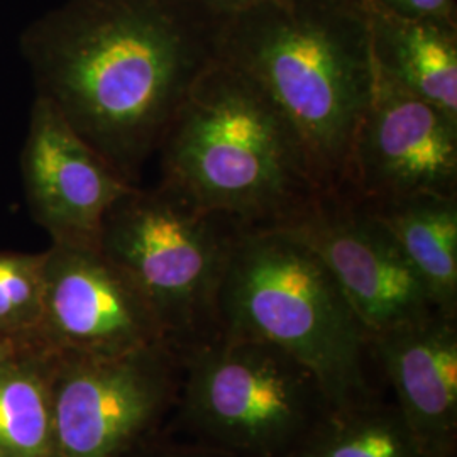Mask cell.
Returning <instances> with one entry per match:
<instances>
[{"label": "cell", "instance_id": "cell-19", "mask_svg": "<svg viewBox=\"0 0 457 457\" xmlns=\"http://www.w3.org/2000/svg\"><path fill=\"white\" fill-rule=\"evenodd\" d=\"M126 457H232L224 454L220 451H215L211 447L200 445V444H190V445H166V444H153L149 442L146 445L136 449L129 456Z\"/></svg>", "mask_w": 457, "mask_h": 457}, {"label": "cell", "instance_id": "cell-7", "mask_svg": "<svg viewBox=\"0 0 457 457\" xmlns=\"http://www.w3.org/2000/svg\"><path fill=\"white\" fill-rule=\"evenodd\" d=\"M168 343L119 356L51 353L56 457H126L153 442L180 393Z\"/></svg>", "mask_w": 457, "mask_h": 457}, {"label": "cell", "instance_id": "cell-3", "mask_svg": "<svg viewBox=\"0 0 457 457\" xmlns=\"http://www.w3.org/2000/svg\"><path fill=\"white\" fill-rule=\"evenodd\" d=\"M158 156L162 183L243 228H288L322 195L290 120L224 58L185 98Z\"/></svg>", "mask_w": 457, "mask_h": 457}, {"label": "cell", "instance_id": "cell-16", "mask_svg": "<svg viewBox=\"0 0 457 457\" xmlns=\"http://www.w3.org/2000/svg\"><path fill=\"white\" fill-rule=\"evenodd\" d=\"M279 457H422L395 403L328 409Z\"/></svg>", "mask_w": 457, "mask_h": 457}, {"label": "cell", "instance_id": "cell-14", "mask_svg": "<svg viewBox=\"0 0 457 457\" xmlns=\"http://www.w3.org/2000/svg\"><path fill=\"white\" fill-rule=\"evenodd\" d=\"M364 204L390 228L437 311L457 315V195Z\"/></svg>", "mask_w": 457, "mask_h": 457}, {"label": "cell", "instance_id": "cell-23", "mask_svg": "<svg viewBox=\"0 0 457 457\" xmlns=\"http://www.w3.org/2000/svg\"><path fill=\"white\" fill-rule=\"evenodd\" d=\"M351 2H364V4H371V0H351Z\"/></svg>", "mask_w": 457, "mask_h": 457}, {"label": "cell", "instance_id": "cell-9", "mask_svg": "<svg viewBox=\"0 0 457 457\" xmlns=\"http://www.w3.org/2000/svg\"><path fill=\"white\" fill-rule=\"evenodd\" d=\"M41 347L70 356H119L166 343L145 295L98 247L45 251Z\"/></svg>", "mask_w": 457, "mask_h": 457}, {"label": "cell", "instance_id": "cell-12", "mask_svg": "<svg viewBox=\"0 0 457 457\" xmlns=\"http://www.w3.org/2000/svg\"><path fill=\"white\" fill-rule=\"evenodd\" d=\"M422 457H456L457 315L432 312L370 337Z\"/></svg>", "mask_w": 457, "mask_h": 457}, {"label": "cell", "instance_id": "cell-21", "mask_svg": "<svg viewBox=\"0 0 457 457\" xmlns=\"http://www.w3.org/2000/svg\"><path fill=\"white\" fill-rule=\"evenodd\" d=\"M17 347L12 343H9V341H5V339H2L0 337V361L4 360V358H7L12 351H16Z\"/></svg>", "mask_w": 457, "mask_h": 457}, {"label": "cell", "instance_id": "cell-10", "mask_svg": "<svg viewBox=\"0 0 457 457\" xmlns=\"http://www.w3.org/2000/svg\"><path fill=\"white\" fill-rule=\"evenodd\" d=\"M345 192L370 204L420 194L457 195V117L375 70Z\"/></svg>", "mask_w": 457, "mask_h": 457}, {"label": "cell", "instance_id": "cell-8", "mask_svg": "<svg viewBox=\"0 0 457 457\" xmlns=\"http://www.w3.org/2000/svg\"><path fill=\"white\" fill-rule=\"evenodd\" d=\"M283 228L326 264L370 337L437 312L390 228L354 194H322Z\"/></svg>", "mask_w": 457, "mask_h": 457}, {"label": "cell", "instance_id": "cell-15", "mask_svg": "<svg viewBox=\"0 0 457 457\" xmlns=\"http://www.w3.org/2000/svg\"><path fill=\"white\" fill-rule=\"evenodd\" d=\"M0 447L12 457H56L51 353L17 347L0 361Z\"/></svg>", "mask_w": 457, "mask_h": 457}, {"label": "cell", "instance_id": "cell-6", "mask_svg": "<svg viewBox=\"0 0 457 457\" xmlns=\"http://www.w3.org/2000/svg\"><path fill=\"white\" fill-rule=\"evenodd\" d=\"M179 356V422L228 456L279 457L328 410L315 376L273 344L219 334Z\"/></svg>", "mask_w": 457, "mask_h": 457}, {"label": "cell", "instance_id": "cell-17", "mask_svg": "<svg viewBox=\"0 0 457 457\" xmlns=\"http://www.w3.org/2000/svg\"><path fill=\"white\" fill-rule=\"evenodd\" d=\"M45 251L0 253V337L16 347H41Z\"/></svg>", "mask_w": 457, "mask_h": 457}, {"label": "cell", "instance_id": "cell-20", "mask_svg": "<svg viewBox=\"0 0 457 457\" xmlns=\"http://www.w3.org/2000/svg\"><path fill=\"white\" fill-rule=\"evenodd\" d=\"M198 4H202L204 7L211 9L217 14H232V12H237L241 9H245L247 5L258 2V0H196Z\"/></svg>", "mask_w": 457, "mask_h": 457}, {"label": "cell", "instance_id": "cell-22", "mask_svg": "<svg viewBox=\"0 0 457 457\" xmlns=\"http://www.w3.org/2000/svg\"><path fill=\"white\" fill-rule=\"evenodd\" d=\"M0 457H12V456H11V454H9V453H7V451H4V449H2V447H0Z\"/></svg>", "mask_w": 457, "mask_h": 457}, {"label": "cell", "instance_id": "cell-5", "mask_svg": "<svg viewBox=\"0 0 457 457\" xmlns=\"http://www.w3.org/2000/svg\"><path fill=\"white\" fill-rule=\"evenodd\" d=\"M241 230L226 213L160 181L136 185L115 202L98 249L145 295L166 343L181 354L219 336L217 296Z\"/></svg>", "mask_w": 457, "mask_h": 457}, {"label": "cell", "instance_id": "cell-13", "mask_svg": "<svg viewBox=\"0 0 457 457\" xmlns=\"http://www.w3.org/2000/svg\"><path fill=\"white\" fill-rule=\"evenodd\" d=\"M378 73L457 117V22L405 19L370 5Z\"/></svg>", "mask_w": 457, "mask_h": 457}, {"label": "cell", "instance_id": "cell-4", "mask_svg": "<svg viewBox=\"0 0 457 457\" xmlns=\"http://www.w3.org/2000/svg\"><path fill=\"white\" fill-rule=\"evenodd\" d=\"M222 336L273 344L307 368L328 409L375 398L370 334L322 260L292 230L245 228L217 296Z\"/></svg>", "mask_w": 457, "mask_h": 457}, {"label": "cell", "instance_id": "cell-18", "mask_svg": "<svg viewBox=\"0 0 457 457\" xmlns=\"http://www.w3.org/2000/svg\"><path fill=\"white\" fill-rule=\"evenodd\" d=\"M370 5L376 11L405 19L457 22L454 0H371Z\"/></svg>", "mask_w": 457, "mask_h": 457}, {"label": "cell", "instance_id": "cell-11", "mask_svg": "<svg viewBox=\"0 0 457 457\" xmlns=\"http://www.w3.org/2000/svg\"><path fill=\"white\" fill-rule=\"evenodd\" d=\"M21 171L29 211L51 245L98 247L109 209L136 187L41 97L31 109Z\"/></svg>", "mask_w": 457, "mask_h": 457}, {"label": "cell", "instance_id": "cell-2", "mask_svg": "<svg viewBox=\"0 0 457 457\" xmlns=\"http://www.w3.org/2000/svg\"><path fill=\"white\" fill-rule=\"evenodd\" d=\"M222 58L260 83L290 120L322 194H344L375 88L370 4L258 0L226 16Z\"/></svg>", "mask_w": 457, "mask_h": 457}, {"label": "cell", "instance_id": "cell-1", "mask_svg": "<svg viewBox=\"0 0 457 457\" xmlns=\"http://www.w3.org/2000/svg\"><path fill=\"white\" fill-rule=\"evenodd\" d=\"M224 14L196 0H77L29 45L37 97L131 185L222 60Z\"/></svg>", "mask_w": 457, "mask_h": 457}]
</instances>
